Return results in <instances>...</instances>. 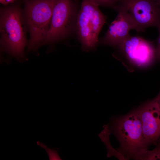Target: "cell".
Returning a JSON list of instances; mask_svg holds the SVG:
<instances>
[{"mask_svg":"<svg viewBox=\"0 0 160 160\" xmlns=\"http://www.w3.org/2000/svg\"><path fill=\"white\" fill-rule=\"evenodd\" d=\"M110 128L120 143L116 150L124 160H139L149 145L144 137L141 122L136 109L114 118Z\"/></svg>","mask_w":160,"mask_h":160,"instance_id":"6da1fadb","label":"cell"},{"mask_svg":"<svg viewBox=\"0 0 160 160\" xmlns=\"http://www.w3.org/2000/svg\"><path fill=\"white\" fill-rule=\"evenodd\" d=\"M116 10L118 12L117 17L100 39V42L102 44L116 47L130 35L131 30L134 29L133 23L127 13L120 9Z\"/></svg>","mask_w":160,"mask_h":160,"instance_id":"ba28073f","label":"cell"},{"mask_svg":"<svg viewBox=\"0 0 160 160\" xmlns=\"http://www.w3.org/2000/svg\"><path fill=\"white\" fill-rule=\"evenodd\" d=\"M36 144L46 151L49 160H61L58 153V150L48 148L46 145L39 141H37Z\"/></svg>","mask_w":160,"mask_h":160,"instance_id":"7c38bea8","label":"cell"},{"mask_svg":"<svg viewBox=\"0 0 160 160\" xmlns=\"http://www.w3.org/2000/svg\"><path fill=\"white\" fill-rule=\"evenodd\" d=\"M157 28L159 31V35L157 38V46L156 49V57L160 60V24Z\"/></svg>","mask_w":160,"mask_h":160,"instance_id":"5bb4252c","label":"cell"},{"mask_svg":"<svg viewBox=\"0 0 160 160\" xmlns=\"http://www.w3.org/2000/svg\"><path fill=\"white\" fill-rule=\"evenodd\" d=\"M56 0H31L26 5L27 22L30 33L29 50L43 44L49 28Z\"/></svg>","mask_w":160,"mask_h":160,"instance_id":"3957f363","label":"cell"},{"mask_svg":"<svg viewBox=\"0 0 160 160\" xmlns=\"http://www.w3.org/2000/svg\"><path fill=\"white\" fill-rule=\"evenodd\" d=\"M159 141L160 142V140Z\"/></svg>","mask_w":160,"mask_h":160,"instance_id":"ac0fdd59","label":"cell"},{"mask_svg":"<svg viewBox=\"0 0 160 160\" xmlns=\"http://www.w3.org/2000/svg\"><path fill=\"white\" fill-rule=\"evenodd\" d=\"M76 28L82 49L88 52L96 49L98 38L94 34L87 16L81 9L76 18Z\"/></svg>","mask_w":160,"mask_h":160,"instance_id":"9c48e42d","label":"cell"},{"mask_svg":"<svg viewBox=\"0 0 160 160\" xmlns=\"http://www.w3.org/2000/svg\"><path fill=\"white\" fill-rule=\"evenodd\" d=\"M160 8V0H154Z\"/></svg>","mask_w":160,"mask_h":160,"instance_id":"e0dca14e","label":"cell"},{"mask_svg":"<svg viewBox=\"0 0 160 160\" xmlns=\"http://www.w3.org/2000/svg\"><path fill=\"white\" fill-rule=\"evenodd\" d=\"M0 25L1 42L3 49L18 61L23 62L26 41L19 9L12 7L2 10Z\"/></svg>","mask_w":160,"mask_h":160,"instance_id":"7a4b0ae2","label":"cell"},{"mask_svg":"<svg viewBox=\"0 0 160 160\" xmlns=\"http://www.w3.org/2000/svg\"><path fill=\"white\" fill-rule=\"evenodd\" d=\"M113 9L125 11L137 32L160 24V8L154 0H116Z\"/></svg>","mask_w":160,"mask_h":160,"instance_id":"277c9868","label":"cell"},{"mask_svg":"<svg viewBox=\"0 0 160 160\" xmlns=\"http://www.w3.org/2000/svg\"><path fill=\"white\" fill-rule=\"evenodd\" d=\"M156 147L153 150H147L140 157L139 160H160V142H159Z\"/></svg>","mask_w":160,"mask_h":160,"instance_id":"8fae6325","label":"cell"},{"mask_svg":"<svg viewBox=\"0 0 160 160\" xmlns=\"http://www.w3.org/2000/svg\"><path fill=\"white\" fill-rule=\"evenodd\" d=\"M81 9L87 15L95 36L98 35L106 23V17L98 8V5L90 0H82Z\"/></svg>","mask_w":160,"mask_h":160,"instance_id":"30bf717a","label":"cell"},{"mask_svg":"<svg viewBox=\"0 0 160 160\" xmlns=\"http://www.w3.org/2000/svg\"><path fill=\"white\" fill-rule=\"evenodd\" d=\"M98 6L102 5L113 8L116 0H90Z\"/></svg>","mask_w":160,"mask_h":160,"instance_id":"4fadbf2b","label":"cell"},{"mask_svg":"<svg viewBox=\"0 0 160 160\" xmlns=\"http://www.w3.org/2000/svg\"><path fill=\"white\" fill-rule=\"evenodd\" d=\"M140 119L144 137L149 146L160 140V106L156 97L136 109Z\"/></svg>","mask_w":160,"mask_h":160,"instance_id":"52a82bcc","label":"cell"},{"mask_svg":"<svg viewBox=\"0 0 160 160\" xmlns=\"http://www.w3.org/2000/svg\"><path fill=\"white\" fill-rule=\"evenodd\" d=\"M117 46L120 53L138 67L149 65L156 57V49L152 42L138 36L129 35Z\"/></svg>","mask_w":160,"mask_h":160,"instance_id":"8992f818","label":"cell"},{"mask_svg":"<svg viewBox=\"0 0 160 160\" xmlns=\"http://www.w3.org/2000/svg\"><path fill=\"white\" fill-rule=\"evenodd\" d=\"M75 15L71 0H56L50 27L43 44L58 40L67 36L72 28Z\"/></svg>","mask_w":160,"mask_h":160,"instance_id":"5b68a950","label":"cell"},{"mask_svg":"<svg viewBox=\"0 0 160 160\" xmlns=\"http://www.w3.org/2000/svg\"><path fill=\"white\" fill-rule=\"evenodd\" d=\"M156 97L157 98L158 103L160 106V92Z\"/></svg>","mask_w":160,"mask_h":160,"instance_id":"2e32d148","label":"cell"},{"mask_svg":"<svg viewBox=\"0 0 160 160\" xmlns=\"http://www.w3.org/2000/svg\"><path fill=\"white\" fill-rule=\"evenodd\" d=\"M15 0H3L2 4H7L13 2Z\"/></svg>","mask_w":160,"mask_h":160,"instance_id":"9a60e30c","label":"cell"}]
</instances>
